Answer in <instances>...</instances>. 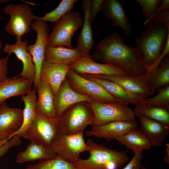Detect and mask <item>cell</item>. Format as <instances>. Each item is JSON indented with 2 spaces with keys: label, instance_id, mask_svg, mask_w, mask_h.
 Returning <instances> with one entry per match:
<instances>
[{
  "label": "cell",
  "instance_id": "7a4b0ae2",
  "mask_svg": "<svg viewBox=\"0 0 169 169\" xmlns=\"http://www.w3.org/2000/svg\"><path fill=\"white\" fill-rule=\"evenodd\" d=\"M147 25L136 38V48L149 72L158 67L165 57L162 54L169 37V28L158 24L148 23Z\"/></svg>",
  "mask_w": 169,
  "mask_h": 169
},
{
  "label": "cell",
  "instance_id": "b9f144b4",
  "mask_svg": "<svg viewBox=\"0 0 169 169\" xmlns=\"http://www.w3.org/2000/svg\"><path fill=\"white\" fill-rule=\"evenodd\" d=\"M2 48V43L1 39L0 38V59H1L0 55L1 53V50Z\"/></svg>",
  "mask_w": 169,
  "mask_h": 169
},
{
  "label": "cell",
  "instance_id": "484cf974",
  "mask_svg": "<svg viewBox=\"0 0 169 169\" xmlns=\"http://www.w3.org/2000/svg\"><path fill=\"white\" fill-rule=\"evenodd\" d=\"M57 156L51 146L31 142L23 151L16 155V161L22 163L36 160L53 159Z\"/></svg>",
  "mask_w": 169,
  "mask_h": 169
},
{
  "label": "cell",
  "instance_id": "ac0fdd59",
  "mask_svg": "<svg viewBox=\"0 0 169 169\" xmlns=\"http://www.w3.org/2000/svg\"><path fill=\"white\" fill-rule=\"evenodd\" d=\"M70 69L69 65L53 64L44 59L40 70L39 80L49 84L55 96Z\"/></svg>",
  "mask_w": 169,
  "mask_h": 169
},
{
  "label": "cell",
  "instance_id": "7bdbcfd3",
  "mask_svg": "<svg viewBox=\"0 0 169 169\" xmlns=\"http://www.w3.org/2000/svg\"><path fill=\"white\" fill-rule=\"evenodd\" d=\"M141 168V169H146V168L144 166H142Z\"/></svg>",
  "mask_w": 169,
  "mask_h": 169
},
{
  "label": "cell",
  "instance_id": "ba28073f",
  "mask_svg": "<svg viewBox=\"0 0 169 169\" xmlns=\"http://www.w3.org/2000/svg\"><path fill=\"white\" fill-rule=\"evenodd\" d=\"M3 12L9 15L10 18L4 29L8 34L22 37L28 33L35 16L31 8L25 4H9L3 8Z\"/></svg>",
  "mask_w": 169,
  "mask_h": 169
},
{
  "label": "cell",
  "instance_id": "f6af8a7d",
  "mask_svg": "<svg viewBox=\"0 0 169 169\" xmlns=\"http://www.w3.org/2000/svg\"><path fill=\"white\" fill-rule=\"evenodd\" d=\"M1 145H0V146H1Z\"/></svg>",
  "mask_w": 169,
  "mask_h": 169
},
{
  "label": "cell",
  "instance_id": "d590c367",
  "mask_svg": "<svg viewBox=\"0 0 169 169\" xmlns=\"http://www.w3.org/2000/svg\"><path fill=\"white\" fill-rule=\"evenodd\" d=\"M104 0H90L89 7V20L91 24L99 13L101 11Z\"/></svg>",
  "mask_w": 169,
  "mask_h": 169
},
{
  "label": "cell",
  "instance_id": "836d02e7",
  "mask_svg": "<svg viewBox=\"0 0 169 169\" xmlns=\"http://www.w3.org/2000/svg\"><path fill=\"white\" fill-rule=\"evenodd\" d=\"M140 5L142 13L146 18L144 25L155 15L161 0H136Z\"/></svg>",
  "mask_w": 169,
  "mask_h": 169
},
{
  "label": "cell",
  "instance_id": "ab89813d",
  "mask_svg": "<svg viewBox=\"0 0 169 169\" xmlns=\"http://www.w3.org/2000/svg\"><path fill=\"white\" fill-rule=\"evenodd\" d=\"M169 0H161V3L158 7L154 15L160 12L169 11Z\"/></svg>",
  "mask_w": 169,
  "mask_h": 169
},
{
  "label": "cell",
  "instance_id": "60d3db41",
  "mask_svg": "<svg viewBox=\"0 0 169 169\" xmlns=\"http://www.w3.org/2000/svg\"><path fill=\"white\" fill-rule=\"evenodd\" d=\"M166 151L167 154L165 156L164 159V161L165 162L167 163L168 164L169 162V145L168 143H167L166 144Z\"/></svg>",
  "mask_w": 169,
  "mask_h": 169
},
{
  "label": "cell",
  "instance_id": "2e32d148",
  "mask_svg": "<svg viewBox=\"0 0 169 169\" xmlns=\"http://www.w3.org/2000/svg\"><path fill=\"white\" fill-rule=\"evenodd\" d=\"M71 69L79 74L116 75L127 74L119 67L108 64L95 62L90 55L83 56L69 64Z\"/></svg>",
  "mask_w": 169,
  "mask_h": 169
},
{
  "label": "cell",
  "instance_id": "6da1fadb",
  "mask_svg": "<svg viewBox=\"0 0 169 169\" xmlns=\"http://www.w3.org/2000/svg\"><path fill=\"white\" fill-rule=\"evenodd\" d=\"M90 56L94 60L115 66L129 75L146 74V67L139 51L127 46L116 32L102 39Z\"/></svg>",
  "mask_w": 169,
  "mask_h": 169
},
{
  "label": "cell",
  "instance_id": "ee69618b",
  "mask_svg": "<svg viewBox=\"0 0 169 169\" xmlns=\"http://www.w3.org/2000/svg\"><path fill=\"white\" fill-rule=\"evenodd\" d=\"M1 3H2V2H1V0H0V4ZM0 18H1L0 17Z\"/></svg>",
  "mask_w": 169,
  "mask_h": 169
},
{
  "label": "cell",
  "instance_id": "3957f363",
  "mask_svg": "<svg viewBox=\"0 0 169 169\" xmlns=\"http://www.w3.org/2000/svg\"><path fill=\"white\" fill-rule=\"evenodd\" d=\"M86 142L89 157L85 159L80 158L72 163L78 169H118L129 159L123 151L110 149L90 139Z\"/></svg>",
  "mask_w": 169,
  "mask_h": 169
},
{
  "label": "cell",
  "instance_id": "603a6c76",
  "mask_svg": "<svg viewBox=\"0 0 169 169\" xmlns=\"http://www.w3.org/2000/svg\"><path fill=\"white\" fill-rule=\"evenodd\" d=\"M33 83L17 76L0 80V104L7 99L25 95L32 89Z\"/></svg>",
  "mask_w": 169,
  "mask_h": 169
},
{
  "label": "cell",
  "instance_id": "9a60e30c",
  "mask_svg": "<svg viewBox=\"0 0 169 169\" xmlns=\"http://www.w3.org/2000/svg\"><path fill=\"white\" fill-rule=\"evenodd\" d=\"M137 126L136 120L115 121L101 125L91 126L90 130L85 131V134L88 137L95 136L110 141L137 128Z\"/></svg>",
  "mask_w": 169,
  "mask_h": 169
},
{
  "label": "cell",
  "instance_id": "9c48e42d",
  "mask_svg": "<svg viewBox=\"0 0 169 169\" xmlns=\"http://www.w3.org/2000/svg\"><path fill=\"white\" fill-rule=\"evenodd\" d=\"M55 118L36 114L22 136L30 142L51 146L59 132Z\"/></svg>",
  "mask_w": 169,
  "mask_h": 169
},
{
  "label": "cell",
  "instance_id": "74e56055",
  "mask_svg": "<svg viewBox=\"0 0 169 169\" xmlns=\"http://www.w3.org/2000/svg\"><path fill=\"white\" fill-rule=\"evenodd\" d=\"M142 151L140 150L134 152L135 154L130 161L122 169H140L142 158Z\"/></svg>",
  "mask_w": 169,
  "mask_h": 169
},
{
  "label": "cell",
  "instance_id": "30bf717a",
  "mask_svg": "<svg viewBox=\"0 0 169 169\" xmlns=\"http://www.w3.org/2000/svg\"><path fill=\"white\" fill-rule=\"evenodd\" d=\"M72 88L77 92L87 95L92 100L106 103H119L100 85L77 73L71 69L66 77Z\"/></svg>",
  "mask_w": 169,
  "mask_h": 169
},
{
  "label": "cell",
  "instance_id": "f35d334b",
  "mask_svg": "<svg viewBox=\"0 0 169 169\" xmlns=\"http://www.w3.org/2000/svg\"><path fill=\"white\" fill-rule=\"evenodd\" d=\"M10 55L0 59V80L7 78L8 63Z\"/></svg>",
  "mask_w": 169,
  "mask_h": 169
},
{
  "label": "cell",
  "instance_id": "8d00e7d4",
  "mask_svg": "<svg viewBox=\"0 0 169 169\" xmlns=\"http://www.w3.org/2000/svg\"><path fill=\"white\" fill-rule=\"evenodd\" d=\"M20 136L15 135L0 146V157L6 154L11 148L20 145L21 143Z\"/></svg>",
  "mask_w": 169,
  "mask_h": 169
},
{
  "label": "cell",
  "instance_id": "ffe728a7",
  "mask_svg": "<svg viewBox=\"0 0 169 169\" xmlns=\"http://www.w3.org/2000/svg\"><path fill=\"white\" fill-rule=\"evenodd\" d=\"M80 75L100 85L109 94L116 98L119 103L127 105H136L140 103L143 99L129 92L115 82L96 77L90 74Z\"/></svg>",
  "mask_w": 169,
  "mask_h": 169
},
{
  "label": "cell",
  "instance_id": "cb8c5ba5",
  "mask_svg": "<svg viewBox=\"0 0 169 169\" xmlns=\"http://www.w3.org/2000/svg\"><path fill=\"white\" fill-rule=\"evenodd\" d=\"M90 0L83 1L81 8L84 12L82 29L77 40V47L84 56H90V50L94 44L92 28L89 20V7Z\"/></svg>",
  "mask_w": 169,
  "mask_h": 169
},
{
  "label": "cell",
  "instance_id": "7c38bea8",
  "mask_svg": "<svg viewBox=\"0 0 169 169\" xmlns=\"http://www.w3.org/2000/svg\"><path fill=\"white\" fill-rule=\"evenodd\" d=\"M91 75L115 82L129 92L142 99L150 97L155 90L151 85L146 74L139 76L128 74Z\"/></svg>",
  "mask_w": 169,
  "mask_h": 169
},
{
  "label": "cell",
  "instance_id": "f1b7e54d",
  "mask_svg": "<svg viewBox=\"0 0 169 169\" xmlns=\"http://www.w3.org/2000/svg\"><path fill=\"white\" fill-rule=\"evenodd\" d=\"M135 105V114L142 115L169 126V110L143 103H140Z\"/></svg>",
  "mask_w": 169,
  "mask_h": 169
},
{
  "label": "cell",
  "instance_id": "d6986e66",
  "mask_svg": "<svg viewBox=\"0 0 169 169\" xmlns=\"http://www.w3.org/2000/svg\"><path fill=\"white\" fill-rule=\"evenodd\" d=\"M140 122L141 130L151 145L161 146L168 135L169 126L140 114H135Z\"/></svg>",
  "mask_w": 169,
  "mask_h": 169
},
{
  "label": "cell",
  "instance_id": "8992f818",
  "mask_svg": "<svg viewBox=\"0 0 169 169\" xmlns=\"http://www.w3.org/2000/svg\"><path fill=\"white\" fill-rule=\"evenodd\" d=\"M83 19L77 11H71L56 23L49 37V45L52 46H66L73 49L72 38L82 26Z\"/></svg>",
  "mask_w": 169,
  "mask_h": 169
},
{
  "label": "cell",
  "instance_id": "f546056e",
  "mask_svg": "<svg viewBox=\"0 0 169 169\" xmlns=\"http://www.w3.org/2000/svg\"><path fill=\"white\" fill-rule=\"evenodd\" d=\"M160 65L146 74L151 85L155 90L169 84V58L168 56L164 58Z\"/></svg>",
  "mask_w": 169,
  "mask_h": 169
},
{
  "label": "cell",
  "instance_id": "52a82bcc",
  "mask_svg": "<svg viewBox=\"0 0 169 169\" xmlns=\"http://www.w3.org/2000/svg\"><path fill=\"white\" fill-rule=\"evenodd\" d=\"M51 146L57 156L72 163L80 158L81 153L89 150L83 132L66 134L59 131Z\"/></svg>",
  "mask_w": 169,
  "mask_h": 169
},
{
  "label": "cell",
  "instance_id": "4316f807",
  "mask_svg": "<svg viewBox=\"0 0 169 169\" xmlns=\"http://www.w3.org/2000/svg\"><path fill=\"white\" fill-rule=\"evenodd\" d=\"M37 98L36 89L34 87L27 94L21 95V100L24 104L23 123L20 128L12 136L11 138L17 135L22 136L35 118L36 115L35 107Z\"/></svg>",
  "mask_w": 169,
  "mask_h": 169
},
{
  "label": "cell",
  "instance_id": "7402d4cb",
  "mask_svg": "<svg viewBox=\"0 0 169 169\" xmlns=\"http://www.w3.org/2000/svg\"><path fill=\"white\" fill-rule=\"evenodd\" d=\"M37 98L35 107L36 114L54 118L57 115L54 105V95L48 83L40 80L36 87Z\"/></svg>",
  "mask_w": 169,
  "mask_h": 169
},
{
  "label": "cell",
  "instance_id": "5bb4252c",
  "mask_svg": "<svg viewBox=\"0 0 169 169\" xmlns=\"http://www.w3.org/2000/svg\"><path fill=\"white\" fill-rule=\"evenodd\" d=\"M28 40H22V37H16L15 43L13 44H6L3 48V52L10 55L14 53L23 65L21 72L17 76L33 83L36 76V69L32 57L27 49Z\"/></svg>",
  "mask_w": 169,
  "mask_h": 169
},
{
  "label": "cell",
  "instance_id": "1f68e13d",
  "mask_svg": "<svg viewBox=\"0 0 169 169\" xmlns=\"http://www.w3.org/2000/svg\"><path fill=\"white\" fill-rule=\"evenodd\" d=\"M26 169H78L72 163L57 156L29 165Z\"/></svg>",
  "mask_w": 169,
  "mask_h": 169
},
{
  "label": "cell",
  "instance_id": "d4e9b609",
  "mask_svg": "<svg viewBox=\"0 0 169 169\" xmlns=\"http://www.w3.org/2000/svg\"><path fill=\"white\" fill-rule=\"evenodd\" d=\"M84 56L76 47L73 49L64 46L53 47L48 45L45 52V59L51 63L69 65Z\"/></svg>",
  "mask_w": 169,
  "mask_h": 169
},
{
  "label": "cell",
  "instance_id": "5b68a950",
  "mask_svg": "<svg viewBox=\"0 0 169 169\" xmlns=\"http://www.w3.org/2000/svg\"><path fill=\"white\" fill-rule=\"evenodd\" d=\"M94 115L90 125L97 126L118 120L135 121L134 111L127 105L117 103H106L92 100L88 102Z\"/></svg>",
  "mask_w": 169,
  "mask_h": 169
},
{
  "label": "cell",
  "instance_id": "e575fe53",
  "mask_svg": "<svg viewBox=\"0 0 169 169\" xmlns=\"http://www.w3.org/2000/svg\"><path fill=\"white\" fill-rule=\"evenodd\" d=\"M148 23L160 24L169 28V11L162 12L155 15L144 25Z\"/></svg>",
  "mask_w": 169,
  "mask_h": 169
},
{
  "label": "cell",
  "instance_id": "e0dca14e",
  "mask_svg": "<svg viewBox=\"0 0 169 169\" xmlns=\"http://www.w3.org/2000/svg\"><path fill=\"white\" fill-rule=\"evenodd\" d=\"M92 100L87 95L75 91L66 77L54 96V102L57 117L75 104L83 102H89Z\"/></svg>",
  "mask_w": 169,
  "mask_h": 169
},
{
  "label": "cell",
  "instance_id": "d6a6232c",
  "mask_svg": "<svg viewBox=\"0 0 169 169\" xmlns=\"http://www.w3.org/2000/svg\"><path fill=\"white\" fill-rule=\"evenodd\" d=\"M157 91L156 95L143 99L140 103L169 110V84L157 89Z\"/></svg>",
  "mask_w": 169,
  "mask_h": 169
},
{
  "label": "cell",
  "instance_id": "4dcf8cb0",
  "mask_svg": "<svg viewBox=\"0 0 169 169\" xmlns=\"http://www.w3.org/2000/svg\"><path fill=\"white\" fill-rule=\"evenodd\" d=\"M77 0H62L58 6L53 11L44 14L42 17L35 16V20H39L44 22L57 23L61 18L71 11Z\"/></svg>",
  "mask_w": 169,
  "mask_h": 169
},
{
  "label": "cell",
  "instance_id": "44dd1931",
  "mask_svg": "<svg viewBox=\"0 0 169 169\" xmlns=\"http://www.w3.org/2000/svg\"><path fill=\"white\" fill-rule=\"evenodd\" d=\"M101 11L112 25L120 28L127 36L131 34L132 31L131 25L119 0H104Z\"/></svg>",
  "mask_w": 169,
  "mask_h": 169
},
{
  "label": "cell",
  "instance_id": "4fadbf2b",
  "mask_svg": "<svg viewBox=\"0 0 169 169\" xmlns=\"http://www.w3.org/2000/svg\"><path fill=\"white\" fill-rule=\"evenodd\" d=\"M22 109L10 107L5 101L0 104V144L3 145L21 127Z\"/></svg>",
  "mask_w": 169,
  "mask_h": 169
},
{
  "label": "cell",
  "instance_id": "8fae6325",
  "mask_svg": "<svg viewBox=\"0 0 169 169\" xmlns=\"http://www.w3.org/2000/svg\"><path fill=\"white\" fill-rule=\"evenodd\" d=\"M31 28L36 33V39L34 44L27 46V49L32 57L36 69V76L33 84V87L36 88L40 81V72L45 59V49L49 45V33L47 22L39 20L33 21Z\"/></svg>",
  "mask_w": 169,
  "mask_h": 169
},
{
  "label": "cell",
  "instance_id": "83f0119b",
  "mask_svg": "<svg viewBox=\"0 0 169 169\" xmlns=\"http://www.w3.org/2000/svg\"><path fill=\"white\" fill-rule=\"evenodd\" d=\"M115 140L134 152L140 150L149 149L151 146L141 131L137 128Z\"/></svg>",
  "mask_w": 169,
  "mask_h": 169
},
{
  "label": "cell",
  "instance_id": "277c9868",
  "mask_svg": "<svg viewBox=\"0 0 169 169\" xmlns=\"http://www.w3.org/2000/svg\"><path fill=\"white\" fill-rule=\"evenodd\" d=\"M88 102L79 103L70 107L55 119L59 131L66 134L84 132L91 125L94 117V112Z\"/></svg>",
  "mask_w": 169,
  "mask_h": 169
}]
</instances>
